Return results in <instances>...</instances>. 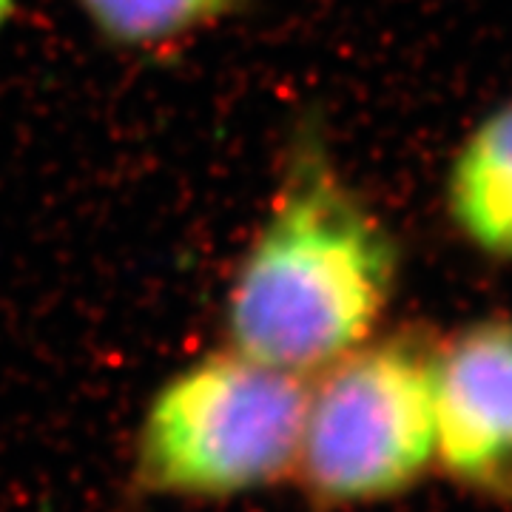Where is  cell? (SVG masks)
<instances>
[{
	"label": "cell",
	"mask_w": 512,
	"mask_h": 512,
	"mask_svg": "<svg viewBox=\"0 0 512 512\" xmlns=\"http://www.w3.org/2000/svg\"><path fill=\"white\" fill-rule=\"evenodd\" d=\"M447 208L476 248L512 259V103L467 134L450 168Z\"/></svg>",
	"instance_id": "cell-5"
},
{
	"label": "cell",
	"mask_w": 512,
	"mask_h": 512,
	"mask_svg": "<svg viewBox=\"0 0 512 512\" xmlns=\"http://www.w3.org/2000/svg\"><path fill=\"white\" fill-rule=\"evenodd\" d=\"M311 379L234 350L174 373L148 404L137 478L151 493L228 498L293 476Z\"/></svg>",
	"instance_id": "cell-2"
},
{
	"label": "cell",
	"mask_w": 512,
	"mask_h": 512,
	"mask_svg": "<svg viewBox=\"0 0 512 512\" xmlns=\"http://www.w3.org/2000/svg\"><path fill=\"white\" fill-rule=\"evenodd\" d=\"M100 35L126 49H163L234 15L245 0H74Z\"/></svg>",
	"instance_id": "cell-6"
},
{
	"label": "cell",
	"mask_w": 512,
	"mask_h": 512,
	"mask_svg": "<svg viewBox=\"0 0 512 512\" xmlns=\"http://www.w3.org/2000/svg\"><path fill=\"white\" fill-rule=\"evenodd\" d=\"M399 279L384 222L319 154L302 148L225 299V342L311 379L373 339Z\"/></svg>",
	"instance_id": "cell-1"
},
{
	"label": "cell",
	"mask_w": 512,
	"mask_h": 512,
	"mask_svg": "<svg viewBox=\"0 0 512 512\" xmlns=\"http://www.w3.org/2000/svg\"><path fill=\"white\" fill-rule=\"evenodd\" d=\"M436 464L467 493L512 507V319H481L433 356Z\"/></svg>",
	"instance_id": "cell-4"
},
{
	"label": "cell",
	"mask_w": 512,
	"mask_h": 512,
	"mask_svg": "<svg viewBox=\"0 0 512 512\" xmlns=\"http://www.w3.org/2000/svg\"><path fill=\"white\" fill-rule=\"evenodd\" d=\"M436 348L367 339L313 373L293 476L325 507H359L416 487L436 464Z\"/></svg>",
	"instance_id": "cell-3"
}]
</instances>
